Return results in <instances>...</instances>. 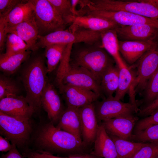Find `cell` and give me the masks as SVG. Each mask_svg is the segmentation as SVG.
<instances>
[{
	"mask_svg": "<svg viewBox=\"0 0 158 158\" xmlns=\"http://www.w3.org/2000/svg\"><path fill=\"white\" fill-rule=\"evenodd\" d=\"M32 133V149L58 156L69 157L90 153L88 145L73 134L61 130L50 121L41 123Z\"/></svg>",
	"mask_w": 158,
	"mask_h": 158,
	"instance_id": "cell-1",
	"label": "cell"
},
{
	"mask_svg": "<svg viewBox=\"0 0 158 158\" xmlns=\"http://www.w3.org/2000/svg\"><path fill=\"white\" fill-rule=\"evenodd\" d=\"M101 45V44H73L69 62L71 65L83 68L88 71L99 85L103 73L115 63Z\"/></svg>",
	"mask_w": 158,
	"mask_h": 158,
	"instance_id": "cell-2",
	"label": "cell"
},
{
	"mask_svg": "<svg viewBox=\"0 0 158 158\" xmlns=\"http://www.w3.org/2000/svg\"><path fill=\"white\" fill-rule=\"evenodd\" d=\"M47 73V67L40 56L31 60L21 72V79L26 92L25 98L35 112L42 107L41 95L48 83Z\"/></svg>",
	"mask_w": 158,
	"mask_h": 158,
	"instance_id": "cell-3",
	"label": "cell"
},
{
	"mask_svg": "<svg viewBox=\"0 0 158 158\" xmlns=\"http://www.w3.org/2000/svg\"><path fill=\"white\" fill-rule=\"evenodd\" d=\"M91 1V9L111 11H123L158 19V0H92Z\"/></svg>",
	"mask_w": 158,
	"mask_h": 158,
	"instance_id": "cell-4",
	"label": "cell"
},
{
	"mask_svg": "<svg viewBox=\"0 0 158 158\" xmlns=\"http://www.w3.org/2000/svg\"><path fill=\"white\" fill-rule=\"evenodd\" d=\"M32 131L30 120H20L0 111V134L18 148L23 151L27 148Z\"/></svg>",
	"mask_w": 158,
	"mask_h": 158,
	"instance_id": "cell-5",
	"label": "cell"
},
{
	"mask_svg": "<svg viewBox=\"0 0 158 158\" xmlns=\"http://www.w3.org/2000/svg\"><path fill=\"white\" fill-rule=\"evenodd\" d=\"M33 6L39 35L65 30L67 25L48 0H30Z\"/></svg>",
	"mask_w": 158,
	"mask_h": 158,
	"instance_id": "cell-6",
	"label": "cell"
},
{
	"mask_svg": "<svg viewBox=\"0 0 158 158\" xmlns=\"http://www.w3.org/2000/svg\"><path fill=\"white\" fill-rule=\"evenodd\" d=\"M140 102L136 103H124L114 97H105L101 101L94 102L98 123L119 116L133 115L139 112Z\"/></svg>",
	"mask_w": 158,
	"mask_h": 158,
	"instance_id": "cell-7",
	"label": "cell"
},
{
	"mask_svg": "<svg viewBox=\"0 0 158 158\" xmlns=\"http://www.w3.org/2000/svg\"><path fill=\"white\" fill-rule=\"evenodd\" d=\"M158 69V40L138 60L132 90L143 91L148 80Z\"/></svg>",
	"mask_w": 158,
	"mask_h": 158,
	"instance_id": "cell-8",
	"label": "cell"
},
{
	"mask_svg": "<svg viewBox=\"0 0 158 158\" xmlns=\"http://www.w3.org/2000/svg\"><path fill=\"white\" fill-rule=\"evenodd\" d=\"M87 15L107 19L121 27L139 24H148L158 28V19L149 18L125 11L90 9Z\"/></svg>",
	"mask_w": 158,
	"mask_h": 158,
	"instance_id": "cell-9",
	"label": "cell"
},
{
	"mask_svg": "<svg viewBox=\"0 0 158 158\" xmlns=\"http://www.w3.org/2000/svg\"><path fill=\"white\" fill-rule=\"evenodd\" d=\"M62 83L91 90L100 97L102 95L99 83L88 71L70 63L63 75Z\"/></svg>",
	"mask_w": 158,
	"mask_h": 158,
	"instance_id": "cell-10",
	"label": "cell"
},
{
	"mask_svg": "<svg viewBox=\"0 0 158 158\" xmlns=\"http://www.w3.org/2000/svg\"><path fill=\"white\" fill-rule=\"evenodd\" d=\"M0 111L9 116L24 121H30L35 112L25 97L18 95L0 99Z\"/></svg>",
	"mask_w": 158,
	"mask_h": 158,
	"instance_id": "cell-11",
	"label": "cell"
},
{
	"mask_svg": "<svg viewBox=\"0 0 158 158\" xmlns=\"http://www.w3.org/2000/svg\"><path fill=\"white\" fill-rule=\"evenodd\" d=\"M120 41H155L158 39V28L148 24L122 26L115 29Z\"/></svg>",
	"mask_w": 158,
	"mask_h": 158,
	"instance_id": "cell-12",
	"label": "cell"
},
{
	"mask_svg": "<svg viewBox=\"0 0 158 158\" xmlns=\"http://www.w3.org/2000/svg\"><path fill=\"white\" fill-rule=\"evenodd\" d=\"M138 120V117L132 115L104 120L100 123L109 134L131 141L132 131Z\"/></svg>",
	"mask_w": 158,
	"mask_h": 158,
	"instance_id": "cell-13",
	"label": "cell"
},
{
	"mask_svg": "<svg viewBox=\"0 0 158 158\" xmlns=\"http://www.w3.org/2000/svg\"><path fill=\"white\" fill-rule=\"evenodd\" d=\"M59 91L67 107L77 108L93 103L100 97L91 90L70 85H63Z\"/></svg>",
	"mask_w": 158,
	"mask_h": 158,
	"instance_id": "cell-14",
	"label": "cell"
},
{
	"mask_svg": "<svg viewBox=\"0 0 158 158\" xmlns=\"http://www.w3.org/2000/svg\"><path fill=\"white\" fill-rule=\"evenodd\" d=\"M41 104L47 113L49 121L56 125L65 109L54 86L49 83L42 92Z\"/></svg>",
	"mask_w": 158,
	"mask_h": 158,
	"instance_id": "cell-15",
	"label": "cell"
},
{
	"mask_svg": "<svg viewBox=\"0 0 158 158\" xmlns=\"http://www.w3.org/2000/svg\"><path fill=\"white\" fill-rule=\"evenodd\" d=\"M83 141L89 145L94 143L99 123L94 103L78 108Z\"/></svg>",
	"mask_w": 158,
	"mask_h": 158,
	"instance_id": "cell-16",
	"label": "cell"
},
{
	"mask_svg": "<svg viewBox=\"0 0 158 158\" xmlns=\"http://www.w3.org/2000/svg\"><path fill=\"white\" fill-rule=\"evenodd\" d=\"M120 27L115 23L107 19L85 15L74 17L68 30L73 31L78 29H84L101 32Z\"/></svg>",
	"mask_w": 158,
	"mask_h": 158,
	"instance_id": "cell-17",
	"label": "cell"
},
{
	"mask_svg": "<svg viewBox=\"0 0 158 158\" xmlns=\"http://www.w3.org/2000/svg\"><path fill=\"white\" fill-rule=\"evenodd\" d=\"M6 33L7 34L13 33L18 36L26 44L29 51H35L38 49L36 45L38 30L35 16L15 26H6Z\"/></svg>",
	"mask_w": 158,
	"mask_h": 158,
	"instance_id": "cell-18",
	"label": "cell"
},
{
	"mask_svg": "<svg viewBox=\"0 0 158 158\" xmlns=\"http://www.w3.org/2000/svg\"><path fill=\"white\" fill-rule=\"evenodd\" d=\"M94 143L91 154L102 158H117L114 143L101 123H99Z\"/></svg>",
	"mask_w": 158,
	"mask_h": 158,
	"instance_id": "cell-19",
	"label": "cell"
},
{
	"mask_svg": "<svg viewBox=\"0 0 158 158\" xmlns=\"http://www.w3.org/2000/svg\"><path fill=\"white\" fill-rule=\"evenodd\" d=\"M157 40L149 42L119 40V51L125 61L131 65L138 61Z\"/></svg>",
	"mask_w": 158,
	"mask_h": 158,
	"instance_id": "cell-20",
	"label": "cell"
},
{
	"mask_svg": "<svg viewBox=\"0 0 158 158\" xmlns=\"http://www.w3.org/2000/svg\"><path fill=\"white\" fill-rule=\"evenodd\" d=\"M80 40L81 35L78 32L65 30L55 31L44 36L38 35L36 45L39 49L53 44H74L79 42Z\"/></svg>",
	"mask_w": 158,
	"mask_h": 158,
	"instance_id": "cell-21",
	"label": "cell"
},
{
	"mask_svg": "<svg viewBox=\"0 0 158 158\" xmlns=\"http://www.w3.org/2000/svg\"><path fill=\"white\" fill-rule=\"evenodd\" d=\"M56 126L82 140L78 108L67 107L64 109Z\"/></svg>",
	"mask_w": 158,
	"mask_h": 158,
	"instance_id": "cell-22",
	"label": "cell"
},
{
	"mask_svg": "<svg viewBox=\"0 0 158 158\" xmlns=\"http://www.w3.org/2000/svg\"><path fill=\"white\" fill-rule=\"evenodd\" d=\"M35 16L33 6L30 0H22L5 17L7 27L15 26Z\"/></svg>",
	"mask_w": 158,
	"mask_h": 158,
	"instance_id": "cell-23",
	"label": "cell"
},
{
	"mask_svg": "<svg viewBox=\"0 0 158 158\" xmlns=\"http://www.w3.org/2000/svg\"><path fill=\"white\" fill-rule=\"evenodd\" d=\"M101 47L114 59L116 66L119 67L126 63L121 58L119 50V40L115 29L100 32Z\"/></svg>",
	"mask_w": 158,
	"mask_h": 158,
	"instance_id": "cell-24",
	"label": "cell"
},
{
	"mask_svg": "<svg viewBox=\"0 0 158 158\" xmlns=\"http://www.w3.org/2000/svg\"><path fill=\"white\" fill-rule=\"evenodd\" d=\"M118 68V86L117 90L115 93L114 97L121 100L123 99L126 93L130 92L131 95L130 99H132L134 97L132 87L135 74L131 68L128 67L126 63L124 65Z\"/></svg>",
	"mask_w": 158,
	"mask_h": 158,
	"instance_id": "cell-25",
	"label": "cell"
},
{
	"mask_svg": "<svg viewBox=\"0 0 158 158\" xmlns=\"http://www.w3.org/2000/svg\"><path fill=\"white\" fill-rule=\"evenodd\" d=\"M31 52V51H27L9 55L1 54L0 70L6 75L13 74L19 68L23 63L28 59Z\"/></svg>",
	"mask_w": 158,
	"mask_h": 158,
	"instance_id": "cell-26",
	"label": "cell"
},
{
	"mask_svg": "<svg viewBox=\"0 0 158 158\" xmlns=\"http://www.w3.org/2000/svg\"><path fill=\"white\" fill-rule=\"evenodd\" d=\"M119 82V68L113 65L107 69L103 74L100 86L103 94L106 97H111L118 88Z\"/></svg>",
	"mask_w": 158,
	"mask_h": 158,
	"instance_id": "cell-27",
	"label": "cell"
},
{
	"mask_svg": "<svg viewBox=\"0 0 158 158\" xmlns=\"http://www.w3.org/2000/svg\"><path fill=\"white\" fill-rule=\"evenodd\" d=\"M109 135L115 145L117 158H133L138 151L147 143L129 141Z\"/></svg>",
	"mask_w": 158,
	"mask_h": 158,
	"instance_id": "cell-28",
	"label": "cell"
},
{
	"mask_svg": "<svg viewBox=\"0 0 158 158\" xmlns=\"http://www.w3.org/2000/svg\"><path fill=\"white\" fill-rule=\"evenodd\" d=\"M68 44H53L45 47L48 73H51L56 68L62 59Z\"/></svg>",
	"mask_w": 158,
	"mask_h": 158,
	"instance_id": "cell-29",
	"label": "cell"
},
{
	"mask_svg": "<svg viewBox=\"0 0 158 158\" xmlns=\"http://www.w3.org/2000/svg\"><path fill=\"white\" fill-rule=\"evenodd\" d=\"M142 92L143 98L141 102L145 105L142 109L158 97V69L148 80Z\"/></svg>",
	"mask_w": 158,
	"mask_h": 158,
	"instance_id": "cell-30",
	"label": "cell"
},
{
	"mask_svg": "<svg viewBox=\"0 0 158 158\" xmlns=\"http://www.w3.org/2000/svg\"><path fill=\"white\" fill-rule=\"evenodd\" d=\"M48 0L66 24L70 25L74 17L72 12L71 0Z\"/></svg>",
	"mask_w": 158,
	"mask_h": 158,
	"instance_id": "cell-31",
	"label": "cell"
},
{
	"mask_svg": "<svg viewBox=\"0 0 158 158\" xmlns=\"http://www.w3.org/2000/svg\"><path fill=\"white\" fill-rule=\"evenodd\" d=\"M5 47L7 55L13 54L29 51L25 42L16 35L13 33L7 34Z\"/></svg>",
	"mask_w": 158,
	"mask_h": 158,
	"instance_id": "cell-32",
	"label": "cell"
},
{
	"mask_svg": "<svg viewBox=\"0 0 158 158\" xmlns=\"http://www.w3.org/2000/svg\"><path fill=\"white\" fill-rule=\"evenodd\" d=\"M145 143L158 141V124L150 126L144 130L133 134L131 141Z\"/></svg>",
	"mask_w": 158,
	"mask_h": 158,
	"instance_id": "cell-33",
	"label": "cell"
},
{
	"mask_svg": "<svg viewBox=\"0 0 158 158\" xmlns=\"http://www.w3.org/2000/svg\"><path fill=\"white\" fill-rule=\"evenodd\" d=\"M19 91V88L14 81L5 75L0 76V99L18 95Z\"/></svg>",
	"mask_w": 158,
	"mask_h": 158,
	"instance_id": "cell-34",
	"label": "cell"
},
{
	"mask_svg": "<svg viewBox=\"0 0 158 158\" xmlns=\"http://www.w3.org/2000/svg\"><path fill=\"white\" fill-rule=\"evenodd\" d=\"M22 154L27 158H94L95 157L90 153L67 157H60L39 152L30 148L25 149L22 152Z\"/></svg>",
	"mask_w": 158,
	"mask_h": 158,
	"instance_id": "cell-35",
	"label": "cell"
},
{
	"mask_svg": "<svg viewBox=\"0 0 158 158\" xmlns=\"http://www.w3.org/2000/svg\"><path fill=\"white\" fill-rule=\"evenodd\" d=\"M158 154V141L147 143L133 158H154Z\"/></svg>",
	"mask_w": 158,
	"mask_h": 158,
	"instance_id": "cell-36",
	"label": "cell"
},
{
	"mask_svg": "<svg viewBox=\"0 0 158 158\" xmlns=\"http://www.w3.org/2000/svg\"><path fill=\"white\" fill-rule=\"evenodd\" d=\"M157 124H158V109L148 116L138 121L134 128L133 134L143 130L150 126Z\"/></svg>",
	"mask_w": 158,
	"mask_h": 158,
	"instance_id": "cell-37",
	"label": "cell"
},
{
	"mask_svg": "<svg viewBox=\"0 0 158 158\" xmlns=\"http://www.w3.org/2000/svg\"><path fill=\"white\" fill-rule=\"evenodd\" d=\"M22 1L0 0V17H5L16 5Z\"/></svg>",
	"mask_w": 158,
	"mask_h": 158,
	"instance_id": "cell-38",
	"label": "cell"
},
{
	"mask_svg": "<svg viewBox=\"0 0 158 158\" xmlns=\"http://www.w3.org/2000/svg\"><path fill=\"white\" fill-rule=\"evenodd\" d=\"M157 109H158V97L150 104L145 107L140 109L138 113V115L140 116L145 117L150 115Z\"/></svg>",
	"mask_w": 158,
	"mask_h": 158,
	"instance_id": "cell-39",
	"label": "cell"
},
{
	"mask_svg": "<svg viewBox=\"0 0 158 158\" xmlns=\"http://www.w3.org/2000/svg\"><path fill=\"white\" fill-rule=\"evenodd\" d=\"M6 24L4 17H0V51L2 53L5 47L7 34L6 33Z\"/></svg>",
	"mask_w": 158,
	"mask_h": 158,
	"instance_id": "cell-40",
	"label": "cell"
},
{
	"mask_svg": "<svg viewBox=\"0 0 158 158\" xmlns=\"http://www.w3.org/2000/svg\"><path fill=\"white\" fill-rule=\"evenodd\" d=\"M12 144L13 145L12 148L6 154H2L0 158H25L17 150L16 145Z\"/></svg>",
	"mask_w": 158,
	"mask_h": 158,
	"instance_id": "cell-41",
	"label": "cell"
},
{
	"mask_svg": "<svg viewBox=\"0 0 158 158\" xmlns=\"http://www.w3.org/2000/svg\"><path fill=\"white\" fill-rule=\"evenodd\" d=\"M12 147L13 145L10 143L8 140L0 135V151L1 152H8L12 148Z\"/></svg>",
	"mask_w": 158,
	"mask_h": 158,
	"instance_id": "cell-42",
	"label": "cell"
},
{
	"mask_svg": "<svg viewBox=\"0 0 158 158\" xmlns=\"http://www.w3.org/2000/svg\"><path fill=\"white\" fill-rule=\"evenodd\" d=\"M154 158H158V154L156 155L154 157Z\"/></svg>",
	"mask_w": 158,
	"mask_h": 158,
	"instance_id": "cell-43",
	"label": "cell"
},
{
	"mask_svg": "<svg viewBox=\"0 0 158 158\" xmlns=\"http://www.w3.org/2000/svg\"><path fill=\"white\" fill-rule=\"evenodd\" d=\"M94 158H101V157H97L95 156V157H94Z\"/></svg>",
	"mask_w": 158,
	"mask_h": 158,
	"instance_id": "cell-44",
	"label": "cell"
}]
</instances>
